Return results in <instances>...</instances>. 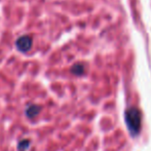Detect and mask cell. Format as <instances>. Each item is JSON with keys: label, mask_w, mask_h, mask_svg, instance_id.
Here are the masks:
<instances>
[{"label": "cell", "mask_w": 151, "mask_h": 151, "mask_svg": "<svg viewBox=\"0 0 151 151\" xmlns=\"http://www.w3.org/2000/svg\"><path fill=\"white\" fill-rule=\"evenodd\" d=\"M127 123L131 129L138 131L140 127V115L136 110H131L127 112Z\"/></svg>", "instance_id": "cell-2"}, {"label": "cell", "mask_w": 151, "mask_h": 151, "mask_svg": "<svg viewBox=\"0 0 151 151\" xmlns=\"http://www.w3.org/2000/svg\"><path fill=\"white\" fill-rule=\"evenodd\" d=\"M72 71H73V73H75V74H80L83 72V67H82L81 65H75L73 68H72Z\"/></svg>", "instance_id": "cell-4"}, {"label": "cell", "mask_w": 151, "mask_h": 151, "mask_svg": "<svg viewBox=\"0 0 151 151\" xmlns=\"http://www.w3.org/2000/svg\"><path fill=\"white\" fill-rule=\"evenodd\" d=\"M39 113V107L38 106H30V107L27 109V115L29 116V117H34L35 115H37V114Z\"/></svg>", "instance_id": "cell-3"}, {"label": "cell", "mask_w": 151, "mask_h": 151, "mask_svg": "<svg viewBox=\"0 0 151 151\" xmlns=\"http://www.w3.org/2000/svg\"><path fill=\"white\" fill-rule=\"evenodd\" d=\"M32 44H33V40L29 35H23L19 37L16 41V46L20 52H27L31 50Z\"/></svg>", "instance_id": "cell-1"}]
</instances>
